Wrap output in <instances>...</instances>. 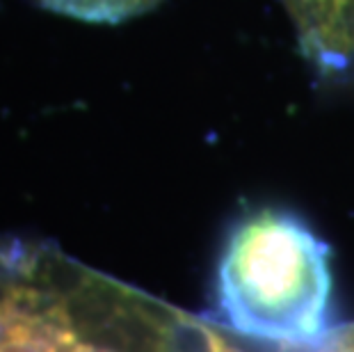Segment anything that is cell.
Segmentation results:
<instances>
[{"label": "cell", "mask_w": 354, "mask_h": 352, "mask_svg": "<svg viewBox=\"0 0 354 352\" xmlns=\"http://www.w3.org/2000/svg\"><path fill=\"white\" fill-rule=\"evenodd\" d=\"M329 247L283 208H256L229 229L215 275L220 320L277 350L308 348L331 332Z\"/></svg>", "instance_id": "7a4b0ae2"}, {"label": "cell", "mask_w": 354, "mask_h": 352, "mask_svg": "<svg viewBox=\"0 0 354 352\" xmlns=\"http://www.w3.org/2000/svg\"><path fill=\"white\" fill-rule=\"evenodd\" d=\"M281 352H354V323L336 327L315 346L295 348V350H281Z\"/></svg>", "instance_id": "277c9868"}, {"label": "cell", "mask_w": 354, "mask_h": 352, "mask_svg": "<svg viewBox=\"0 0 354 352\" xmlns=\"http://www.w3.org/2000/svg\"><path fill=\"white\" fill-rule=\"evenodd\" d=\"M299 50L325 85L354 82V0H281Z\"/></svg>", "instance_id": "3957f363"}, {"label": "cell", "mask_w": 354, "mask_h": 352, "mask_svg": "<svg viewBox=\"0 0 354 352\" xmlns=\"http://www.w3.org/2000/svg\"><path fill=\"white\" fill-rule=\"evenodd\" d=\"M259 343L94 270L46 241L0 238V352H261Z\"/></svg>", "instance_id": "6da1fadb"}]
</instances>
